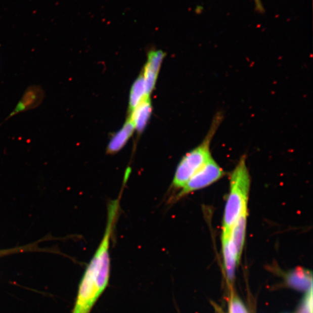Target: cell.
Here are the masks:
<instances>
[{"label": "cell", "instance_id": "obj_1", "mask_svg": "<svg viewBox=\"0 0 313 313\" xmlns=\"http://www.w3.org/2000/svg\"><path fill=\"white\" fill-rule=\"evenodd\" d=\"M119 208L118 200L109 204L104 237L82 276L72 313H90L108 287L110 274V243Z\"/></svg>", "mask_w": 313, "mask_h": 313}, {"label": "cell", "instance_id": "obj_2", "mask_svg": "<svg viewBox=\"0 0 313 313\" xmlns=\"http://www.w3.org/2000/svg\"><path fill=\"white\" fill-rule=\"evenodd\" d=\"M251 177L243 156L231 173L229 193L226 203L222 233L228 234L234 224L241 216L248 213Z\"/></svg>", "mask_w": 313, "mask_h": 313}, {"label": "cell", "instance_id": "obj_3", "mask_svg": "<svg viewBox=\"0 0 313 313\" xmlns=\"http://www.w3.org/2000/svg\"><path fill=\"white\" fill-rule=\"evenodd\" d=\"M223 114L217 113L204 140L201 144L182 158L174 176L171 189L180 191L195 174L212 158L210 150L212 139L222 122Z\"/></svg>", "mask_w": 313, "mask_h": 313}, {"label": "cell", "instance_id": "obj_4", "mask_svg": "<svg viewBox=\"0 0 313 313\" xmlns=\"http://www.w3.org/2000/svg\"><path fill=\"white\" fill-rule=\"evenodd\" d=\"M225 174L223 169L212 158L190 178L184 188L180 190L175 196L171 198L170 202L174 203L190 193L208 187L222 178Z\"/></svg>", "mask_w": 313, "mask_h": 313}, {"label": "cell", "instance_id": "obj_5", "mask_svg": "<svg viewBox=\"0 0 313 313\" xmlns=\"http://www.w3.org/2000/svg\"><path fill=\"white\" fill-rule=\"evenodd\" d=\"M45 97V91L41 85L35 84L27 87L15 108L0 123V127L16 115L37 108L42 104Z\"/></svg>", "mask_w": 313, "mask_h": 313}, {"label": "cell", "instance_id": "obj_6", "mask_svg": "<svg viewBox=\"0 0 313 313\" xmlns=\"http://www.w3.org/2000/svg\"><path fill=\"white\" fill-rule=\"evenodd\" d=\"M248 215V213L244 214L236 221L229 235L230 243L236 253L239 262L243 250L245 235H246Z\"/></svg>", "mask_w": 313, "mask_h": 313}, {"label": "cell", "instance_id": "obj_7", "mask_svg": "<svg viewBox=\"0 0 313 313\" xmlns=\"http://www.w3.org/2000/svg\"><path fill=\"white\" fill-rule=\"evenodd\" d=\"M152 106L150 97H146L131 113L128 118L132 122L135 128L138 133H141L145 129L151 116Z\"/></svg>", "mask_w": 313, "mask_h": 313}, {"label": "cell", "instance_id": "obj_8", "mask_svg": "<svg viewBox=\"0 0 313 313\" xmlns=\"http://www.w3.org/2000/svg\"><path fill=\"white\" fill-rule=\"evenodd\" d=\"M136 130L131 120L128 118L123 126L111 138L106 152L109 154L118 153L123 148Z\"/></svg>", "mask_w": 313, "mask_h": 313}, {"label": "cell", "instance_id": "obj_9", "mask_svg": "<svg viewBox=\"0 0 313 313\" xmlns=\"http://www.w3.org/2000/svg\"><path fill=\"white\" fill-rule=\"evenodd\" d=\"M290 286L300 291H308L312 288V273L302 267H298L289 272L286 277Z\"/></svg>", "mask_w": 313, "mask_h": 313}, {"label": "cell", "instance_id": "obj_10", "mask_svg": "<svg viewBox=\"0 0 313 313\" xmlns=\"http://www.w3.org/2000/svg\"><path fill=\"white\" fill-rule=\"evenodd\" d=\"M221 246H222V252L224 259L225 269L226 275L229 284L233 283L235 278V270L236 266L239 263V260L235 251L229 241V235H223L221 236Z\"/></svg>", "mask_w": 313, "mask_h": 313}, {"label": "cell", "instance_id": "obj_11", "mask_svg": "<svg viewBox=\"0 0 313 313\" xmlns=\"http://www.w3.org/2000/svg\"><path fill=\"white\" fill-rule=\"evenodd\" d=\"M146 93L144 75L142 72L135 82L130 91L129 98L128 113L130 114L135 108L148 97Z\"/></svg>", "mask_w": 313, "mask_h": 313}, {"label": "cell", "instance_id": "obj_12", "mask_svg": "<svg viewBox=\"0 0 313 313\" xmlns=\"http://www.w3.org/2000/svg\"><path fill=\"white\" fill-rule=\"evenodd\" d=\"M165 56V54L161 50L150 51L148 53V61L144 68L158 75Z\"/></svg>", "mask_w": 313, "mask_h": 313}, {"label": "cell", "instance_id": "obj_13", "mask_svg": "<svg viewBox=\"0 0 313 313\" xmlns=\"http://www.w3.org/2000/svg\"><path fill=\"white\" fill-rule=\"evenodd\" d=\"M229 306L230 313H249L242 301L233 292L231 294Z\"/></svg>", "mask_w": 313, "mask_h": 313}, {"label": "cell", "instance_id": "obj_14", "mask_svg": "<svg viewBox=\"0 0 313 313\" xmlns=\"http://www.w3.org/2000/svg\"><path fill=\"white\" fill-rule=\"evenodd\" d=\"M297 313H312V288L307 292Z\"/></svg>", "mask_w": 313, "mask_h": 313}, {"label": "cell", "instance_id": "obj_15", "mask_svg": "<svg viewBox=\"0 0 313 313\" xmlns=\"http://www.w3.org/2000/svg\"><path fill=\"white\" fill-rule=\"evenodd\" d=\"M31 246L30 247H24L22 248H13L10 249H5V250H0V257L5 256L12 253L31 250Z\"/></svg>", "mask_w": 313, "mask_h": 313}, {"label": "cell", "instance_id": "obj_16", "mask_svg": "<svg viewBox=\"0 0 313 313\" xmlns=\"http://www.w3.org/2000/svg\"><path fill=\"white\" fill-rule=\"evenodd\" d=\"M257 10L259 12H263V8L262 5H261V3L260 0H254Z\"/></svg>", "mask_w": 313, "mask_h": 313}]
</instances>
